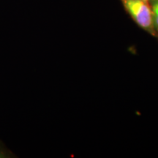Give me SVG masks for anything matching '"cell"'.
Segmentation results:
<instances>
[{"label": "cell", "instance_id": "1", "mask_svg": "<svg viewBox=\"0 0 158 158\" xmlns=\"http://www.w3.org/2000/svg\"><path fill=\"white\" fill-rule=\"evenodd\" d=\"M126 9L141 27L149 28L152 23V14L144 0H124Z\"/></svg>", "mask_w": 158, "mask_h": 158}, {"label": "cell", "instance_id": "2", "mask_svg": "<svg viewBox=\"0 0 158 158\" xmlns=\"http://www.w3.org/2000/svg\"><path fill=\"white\" fill-rule=\"evenodd\" d=\"M153 13L154 18H155V21L157 26L158 27V0H155V2L153 4Z\"/></svg>", "mask_w": 158, "mask_h": 158}, {"label": "cell", "instance_id": "3", "mask_svg": "<svg viewBox=\"0 0 158 158\" xmlns=\"http://www.w3.org/2000/svg\"><path fill=\"white\" fill-rule=\"evenodd\" d=\"M144 1H147V0H144Z\"/></svg>", "mask_w": 158, "mask_h": 158}]
</instances>
